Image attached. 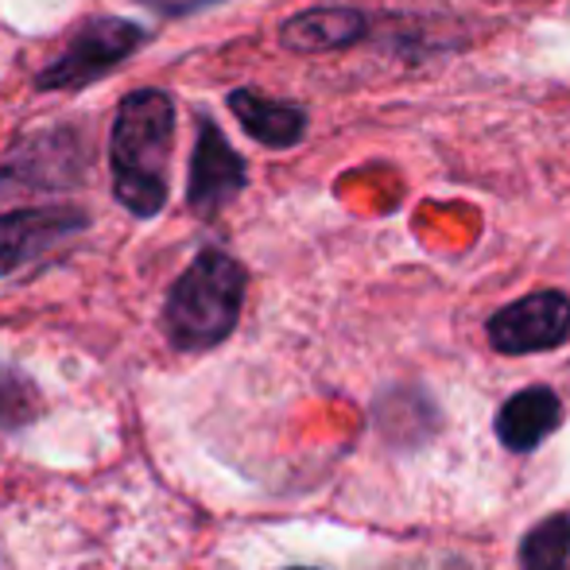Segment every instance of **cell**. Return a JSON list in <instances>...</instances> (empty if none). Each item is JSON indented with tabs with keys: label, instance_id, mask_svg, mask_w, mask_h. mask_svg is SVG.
<instances>
[{
	"label": "cell",
	"instance_id": "6da1fadb",
	"mask_svg": "<svg viewBox=\"0 0 570 570\" xmlns=\"http://www.w3.org/2000/svg\"><path fill=\"white\" fill-rule=\"evenodd\" d=\"M175 106L164 90H132L120 101L109 136L114 195L136 218H156L171 195Z\"/></svg>",
	"mask_w": 570,
	"mask_h": 570
},
{
	"label": "cell",
	"instance_id": "7a4b0ae2",
	"mask_svg": "<svg viewBox=\"0 0 570 570\" xmlns=\"http://www.w3.org/2000/svg\"><path fill=\"white\" fill-rule=\"evenodd\" d=\"M240 303H245V268L222 248H206L167 295V338L179 350H210L233 334Z\"/></svg>",
	"mask_w": 570,
	"mask_h": 570
},
{
	"label": "cell",
	"instance_id": "3957f363",
	"mask_svg": "<svg viewBox=\"0 0 570 570\" xmlns=\"http://www.w3.org/2000/svg\"><path fill=\"white\" fill-rule=\"evenodd\" d=\"M148 43V31L120 16H94L70 36L62 55L47 62V70L36 78L39 90H82V86L106 78L117 62L132 59Z\"/></svg>",
	"mask_w": 570,
	"mask_h": 570
},
{
	"label": "cell",
	"instance_id": "277c9868",
	"mask_svg": "<svg viewBox=\"0 0 570 570\" xmlns=\"http://www.w3.org/2000/svg\"><path fill=\"white\" fill-rule=\"evenodd\" d=\"M570 342V295L532 292L489 318V345L497 353H543Z\"/></svg>",
	"mask_w": 570,
	"mask_h": 570
},
{
	"label": "cell",
	"instance_id": "5b68a950",
	"mask_svg": "<svg viewBox=\"0 0 570 570\" xmlns=\"http://www.w3.org/2000/svg\"><path fill=\"white\" fill-rule=\"evenodd\" d=\"M248 167L245 159L233 151V144L222 136L214 120H198V144L190 156V179H187V206L198 218H214L222 206L245 190Z\"/></svg>",
	"mask_w": 570,
	"mask_h": 570
},
{
	"label": "cell",
	"instance_id": "8992f818",
	"mask_svg": "<svg viewBox=\"0 0 570 570\" xmlns=\"http://www.w3.org/2000/svg\"><path fill=\"white\" fill-rule=\"evenodd\" d=\"M86 229V214L75 206H36V210L0 214V276L51 253L59 240Z\"/></svg>",
	"mask_w": 570,
	"mask_h": 570
},
{
	"label": "cell",
	"instance_id": "52a82bcc",
	"mask_svg": "<svg viewBox=\"0 0 570 570\" xmlns=\"http://www.w3.org/2000/svg\"><path fill=\"white\" fill-rule=\"evenodd\" d=\"M368 36V16L350 4H318L307 12H295L279 28V43L295 55H323L338 47L361 43Z\"/></svg>",
	"mask_w": 570,
	"mask_h": 570
},
{
	"label": "cell",
	"instance_id": "ba28073f",
	"mask_svg": "<svg viewBox=\"0 0 570 570\" xmlns=\"http://www.w3.org/2000/svg\"><path fill=\"white\" fill-rule=\"evenodd\" d=\"M229 114L240 120L248 136L264 148H295V144L307 136V109L295 106V101H279V98H268L261 90H240L229 94Z\"/></svg>",
	"mask_w": 570,
	"mask_h": 570
},
{
	"label": "cell",
	"instance_id": "9c48e42d",
	"mask_svg": "<svg viewBox=\"0 0 570 570\" xmlns=\"http://www.w3.org/2000/svg\"><path fill=\"white\" fill-rule=\"evenodd\" d=\"M559 423H563L559 396L551 389H543V384H535V389H524L512 400H504V407L497 412V439L512 454H528L548 435H556Z\"/></svg>",
	"mask_w": 570,
	"mask_h": 570
},
{
	"label": "cell",
	"instance_id": "30bf717a",
	"mask_svg": "<svg viewBox=\"0 0 570 570\" xmlns=\"http://www.w3.org/2000/svg\"><path fill=\"white\" fill-rule=\"evenodd\" d=\"M570 563V517L556 512L524 535L520 567L524 570H567Z\"/></svg>",
	"mask_w": 570,
	"mask_h": 570
}]
</instances>
